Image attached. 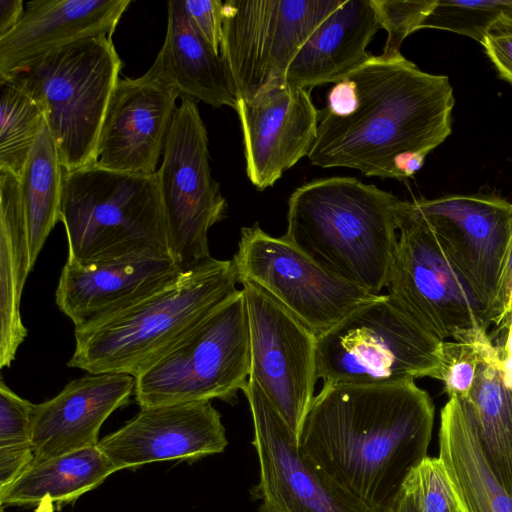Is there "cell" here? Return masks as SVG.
<instances>
[{
  "instance_id": "cell-1",
  "label": "cell",
  "mask_w": 512,
  "mask_h": 512,
  "mask_svg": "<svg viewBox=\"0 0 512 512\" xmlns=\"http://www.w3.org/2000/svg\"><path fill=\"white\" fill-rule=\"evenodd\" d=\"M435 407L414 380L323 384L297 446L329 482L373 512H389L427 457Z\"/></svg>"
},
{
  "instance_id": "cell-2",
  "label": "cell",
  "mask_w": 512,
  "mask_h": 512,
  "mask_svg": "<svg viewBox=\"0 0 512 512\" xmlns=\"http://www.w3.org/2000/svg\"><path fill=\"white\" fill-rule=\"evenodd\" d=\"M347 77L355 83L357 105L343 117L319 111L312 164L398 179L399 159L427 155L451 134L455 99L447 76L424 72L404 56H373Z\"/></svg>"
},
{
  "instance_id": "cell-3",
  "label": "cell",
  "mask_w": 512,
  "mask_h": 512,
  "mask_svg": "<svg viewBox=\"0 0 512 512\" xmlns=\"http://www.w3.org/2000/svg\"><path fill=\"white\" fill-rule=\"evenodd\" d=\"M398 202L356 178L317 179L291 194L283 237L330 274L381 295L398 239Z\"/></svg>"
},
{
  "instance_id": "cell-4",
  "label": "cell",
  "mask_w": 512,
  "mask_h": 512,
  "mask_svg": "<svg viewBox=\"0 0 512 512\" xmlns=\"http://www.w3.org/2000/svg\"><path fill=\"white\" fill-rule=\"evenodd\" d=\"M232 260L208 258L173 282L97 322L75 328L67 366L136 377L239 289Z\"/></svg>"
},
{
  "instance_id": "cell-5",
  "label": "cell",
  "mask_w": 512,
  "mask_h": 512,
  "mask_svg": "<svg viewBox=\"0 0 512 512\" xmlns=\"http://www.w3.org/2000/svg\"><path fill=\"white\" fill-rule=\"evenodd\" d=\"M60 221L70 264L171 259L157 173L120 172L97 164L63 170Z\"/></svg>"
},
{
  "instance_id": "cell-6",
  "label": "cell",
  "mask_w": 512,
  "mask_h": 512,
  "mask_svg": "<svg viewBox=\"0 0 512 512\" xmlns=\"http://www.w3.org/2000/svg\"><path fill=\"white\" fill-rule=\"evenodd\" d=\"M111 38L53 50L4 80L38 104L65 171L96 164L99 133L122 68Z\"/></svg>"
},
{
  "instance_id": "cell-7",
  "label": "cell",
  "mask_w": 512,
  "mask_h": 512,
  "mask_svg": "<svg viewBox=\"0 0 512 512\" xmlns=\"http://www.w3.org/2000/svg\"><path fill=\"white\" fill-rule=\"evenodd\" d=\"M443 342L382 294L316 337V377L324 384L440 380Z\"/></svg>"
},
{
  "instance_id": "cell-8",
  "label": "cell",
  "mask_w": 512,
  "mask_h": 512,
  "mask_svg": "<svg viewBox=\"0 0 512 512\" xmlns=\"http://www.w3.org/2000/svg\"><path fill=\"white\" fill-rule=\"evenodd\" d=\"M250 375L249 325L240 289L135 378L140 408L211 401L233 403Z\"/></svg>"
},
{
  "instance_id": "cell-9",
  "label": "cell",
  "mask_w": 512,
  "mask_h": 512,
  "mask_svg": "<svg viewBox=\"0 0 512 512\" xmlns=\"http://www.w3.org/2000/svg\"><path fill=\"white\" fill-rule=\"evenodd\" d=\"M399 235L387 278V295L441 341L492 325L486 306L452 263L429 225L399 200Z\"/></svg>"
},
{
  "instance_id": "cell-10",
  "label": "cell",
  "mask_w": 512,
  "mask_h": 512,
  "mask_svg": "<svg viewBox=\"0 0 512 512\" xmlns=\"http://www.w3.org/2000/svg\"><path fill=\"white\" fill-rule=\"evenodd\" d=\"M197 101L182 98L157 170L171 259L182 269L210 258L208 232L227 203L211 174L208 135Z\"/></svg>"
},
{
  "instance_id": "cell-11",
  "label": "cell",
  "mask_w": 512,
  "mask_h": 512,
  "mask_svg": "<svg viewBox=\"0 0 512 512\" xmlns=\"http://www.w3.org/2000/svg\"><path fill=\"white\" fill-rule=\"evenodd\" d=\"M344 0H228L223 3L220 53L239 99L285 80L294 57Z\"/></svg>"
},
{
  "instance_id": "cell-12",
  "label": "cell",
  "mask_w": 512,
  "mask_h": 512,
  "mask_svg": "<svg viewBox=\"0 0 512 512\" xmlns=\"http://www.w3.org/2000/svg\"><path fill=\"white\" fill-rule=\"evenodd\" d=\"M232 262L238 283L260 286L316 337L380 296L330 274L283 236L267 234L258 223L241 229Z\"/></svg>"
},
{
  "instance_id": "cell-13",
  "label": "cell",
  "mask_w": 512,
  "mask_h": 512,
  "mask_svg": "<svg viewBox=\"0 0 512 512\" xmlns=\"http://www.w3.org/2000/svg\"><path fill=\"white\" fill-rule=\"evenodd\" d=\"M240 284L249 325V379L298 437L318 380L316 335L260 286Z\"/></svg>"
},
{
  "instance_id": "cell-14",
  "label": "cell",
  "mask_w": 512,
  "mask_h": 512,
  "mask_svg": "<svg viewBox=\"0 0 512 512\" xmlns=\"http://www.w3.org/2000/svg\"><path fill=\"white\" fill-rule=\"evenodd\" d=\"M432 229L491 320L512 237V203L496 195H446L407 201Z\"/></svg>"
},
{
  "instance_id": "cell-15",
  "label": "cell",
  "mask_w": 512,
  "mask_h": 512,
  "mask_svg": "<svg viewBox=\"0 0 512 512\" xmlns=\"http://www.w3.org/2000/svg\"><path fill=\"white\" fill-rule=\"evenodd\" d=\"M243 392L252 415L260 479L254 495L259 512H373L323 477L300 453L297 437L260 386Z\"/></svg>"
},
{
  "instance_id": "cell-16",
  "label": "cell",
  "mask_w": 512,
  "mask_h": 512,
  "mask_svg": "<svg viewBox=\"0 0 512 512\" xmlns=\"http://www.w3.org/2000/svg\"><path fill=\"white\" fill-rule=\"evenodd\" d=\"M179 96L152 66L138 78H119L99 133L96 164L114 171L155 174Z\"/></svg>"
},
{
  "instance_id": "cell-17",
  "label": "cell",
  "mask_w": 512,
  "mask_h": 512,
  "mask_svg": "<svg viewBox=\"0 0 512 512\" xmlns=\"http://www.w3.org/2000/svg\"><path fill=\"white\" fill-rule=\"evenodd\" d=\"M238 113L246 172L259 190L308 156L317 136L319 111L306 89L285 80L263 88L253 99H239Z\"/></svg>"
},
{
  "instance_id": "cell-18",
  "label": "cell",
  "mask_w": 512,
  "mask_h": 512,
  "mask_svg": "<svg viewBox=\"0 0 512 512\" xmlns=\"http://www.w3.org/2000/svg\"><path fill=\"white\" fill-rule=\"evenodd\" d=\"M228 444L220 413L211 401L143 407L98 447L118 471L175 459L221 453Z\"/></svg>"
},
{
  "instance_id": "cell-19",
  "label": "cell",
  "mask_w": 512,
  "mask_h": 512,
  "mask_svg": "<svg viewBox=\"0 0 512 512\" xmlns=\"http://www.w3.org/2000/svg\"><path fill=\"white\" fill-rule=\"evenodd\" d=\"M134 389L135 378L129 374L88 373L67 383L54 398L35 404L33 464L97 446L102 424L129 403Z\"/></svg>"
},
{
  "instance_id": "cell-20",
  "label": "cell",
  "mask_w": 512,
  "mask_h": 512,
  "mask_svg": "<svg viewBox=\"0 0 512 512\" xmlns=\"http://www.w3.org/2000/svg\"><path fill=\"white\" fill-rule=\"evenodd\" d=\"M184 270L172 259H116L62 268L55 302L74 324L82 327L102 320L155 293Z\"/></svg>"
},
{
  "instance_id": "cell-21",
  "label": "cell",
  "mask_w": 512,
  "mask_h": 512,
  "mask_svg": "<svg viewBox=\"0 0 512 512\" xmlns=\"http://www.w3.org/2000/svg\"><path fill=\"white\" fill-rule=\"evenodd\" d=\"M130 0H35L0 39V81L41 56L71 43L112 34Z\"/></svg>"
},
{
  "instance_id": "cell-22",
  "label": "cell",
  "mask_w": 512,
  "mask_h": 512,
  "mask_svg": "<svg viewBox=\"0 0 512 512\" xmlns=\"http://www.w3.org/2000/svg\"><path fill=\"white\" fill-rule=\"evenodd\" d=\"M379 29L372 0H344L302 45L287 70L286 83L307 90L340 82L372 59L366 48Z\"/></svg>"
},
{
  "instance_id": "cell-23",
  "label": "cell",
  "mask_w": 512,
  "mask_h": 512,
  "mask_svg": "<svg viewBox=\"0 0 512 512\" xmlns=\"http://www.w3.org/2000/svg\"><path fill=\"white\" fill-rule=\"evenodd\" d=\"M461 512H512V495L485 457L474 413L461 398H449L441 410L439 456Z\"/></svg>"
},
{
  "instance_id": "cell-24",
  "label": "cell",
  "mask_w": 512,
  "mask_h": 512,
  "mask_svg": "<svg viewBox=\"0 0 512 512\" xmlns=\"http://www.w3.org/2000/svg\"><path fill=\"white\" fill-rule=\"evenodd\" d=\"M152 67L182 98L237 110L239 95L225 59L193 27L181 1L168 2L166 35Z\"/></svg>"
},
{
  "instance_id": "cell-25",
  "label": "cell",
  "mask_w": 512,
  "mask_h": 512,
  "mask_svg": "<svg viewBox=\"0 0 512 512\" xmlns=\"http://www.w3.org/2000/svg\"><path fill=\"white\" fill-rule=\"evenodd\" d=\"M33 269L20 181L0 170V367H10L27 336L20 314L26 278Z\"/></svg>"
},
{
  "instance_id": "cell-26",
  "label": "cell",
  "mask_w": 512,
  "mask_h": 512,
  "mask_svg": "<svg viewBox=\"0 0 512 512\" xmlns=\"http://www.w3.org/2000/svg\"><path fill=\"white\" fill-rule=\"evenodd\" d=\"M118 469L98 445L31 465L0 489L1 506L65 505L102 484Z\"/></svg>"
},
{
  "instance_id": "cell-27",
  "label": "cell",
  "mask_w": 512,
  "mask_h": 512,
  "mask_svg": "<svg viewBox=\"0 0 512 512\" xmlns=\"http://www.w3.org/2000/svg\"><path fill=\"white\" fill-rule=\"evenodd\" d=\"M466 401L494 474L512 495V391L504 384L492 339L486 344Z\"/></svg>"
},
{
  "instance_id": "cell-28",
  "label": "cell",
  "mask_w": 512,
  "mask_h": 512,
  "mask_svg": "<svg viewBox=\"0 0 512 512\" xmlns=\"http://www.w3.org/2000/svg\"><path fill=\"white\" fill-rule=\"evenodd\" d=\"M34 266L50 232L60 221L63 167L44 124L19 178Z\"/></svg>"
},
{
  "instance_id": "cell-29",
  "label": "cell",
  "mask_w": 512,
  "mask_h": 512,
  "mask_svg": "<svg viewBox=\"0 0 512 512\" xmlns=\"http://www.w3.org/2000/svg\"><path fill=\"white\" fill-rule=\"evenodd\" d=\"M0 170L20 178L45 119L38 104L11 81L0 82Z\"/></svg>"
},
{
  "instance_id": "cell-30",
  "label": "cell",
  "mask_w": 512,
  "mask_h": 512,
  "mask_svg": "<svg viewBox=\"0 0 512 512\" xmlns=\"http://www.w3.org/2000/svg\"><path fill=\"white\" fill-rule=\"evenodd\" d=\"M423 28L454 32L481 43L488 34L512 29V0H438Z\"/></svg>"
},
{
  "instance_id": "cell-31",
  "label": "cell",
  "mask_w": 512,
  "mask_h": 512,
  "mask_svg": "<svg viewBox=\"0 0 512 512\" xmlns=\"http://www.w3.org/2000/svg\"><path fill=\"white\" fill-rule=\"evenodd\" d=\"M490 340L487 330L476 329L462 332L454 341L443 342L440 380L449 398H468Z\"/></svg>"
},
{
  "instance_id": "cell-32",
  "label": "cell",
  "mask_w": 512,
  "mask_h": 512,
  "mask_svg": "<svg viewBox=\"0 0 512 512\" xmlns=\"http://www.w3.org/2000/svg\"><path fill=\"white\" fill-rule=\"evenodd\" d=\"M381 28L388 33L379 59L389 61L400 58L403 40L420 29L433 12L438 0L390 1L372 0Z\"/></svg>"
},
{
  "instance_id": "cell-33",
  "label": "cell",
  "mask_w": 512,
  "mask_h": 512,
  "mask_svg": "<svg viewBox=\"0 0 512 512\" xmlns=\"http://www.w3.org/2000/svg\"><path fill=\"white\" fill-rule=\"evenodd\" d=\"M403 488L411 494L419 512H461L439 457H425L410 473Z\"/></svg>"
},
{
  "instance_id": "cell-34",
  "label": "cell",
  "mask_w": 512,
  "mask_h": 512,
  "mask_svg": "<svg viewBox=\"0 0 512 512\" xmlns=\"http://www.w3.org/2000/svg\"><path fill=\"white\" fill-rule=\"evenodd\" d=\"M34 405L0 382V447L32 444Z\"/></svg>"
},
{
  "instance_id": "cell-35",
  "label": "cell",
  "mask_w": 512,
  "mask_h": 512,
  "mask_svg": "<svg viewBox=\"0 0 512 512\" xmlns=\"http://www.w3.org/2000/svg\"><path fill=\"white\" fill-rule=\"evenodd\" d=\"M223 3L221 0L181 1L182 8L193 27L218 54H221Z\"/></svg>"
},
{
  "instance_id": "cell-36",
  "label": "cell",
  "mask_w": 512,
  "mask_h": 512,
  "mask_svg": "<svg viewBox=\"0 0 512 512\" xmlns=\"http://www.w3.org/2000/svg\"><path fill=\"white\" fill-rule=\"evenodd\" d=\"M480 44L499 77L512 86V29L488 34Z\"/></svg>"
},
{
  "instance_id": "cell-37",
  "label": "cell",
  "mask_w": 512,
  "mask_h": 512,
  "mask_svg": "<svg viewBox=\"0 0 512 512\" xmlns=\"http://www.w3.org/2000/svg\"><path fill=\"white\" fill-rule=\"evenodd\" d=\"M33 461L32 444L0 447V489L13 483Z\"/></svg>"
},
{
  "instance_id": "cell-38",
  "label": "cell",
  "mask_w": 512,
  "mask_h": 512,
  "mask_svg": "<svg viewBox=\"0 0 512 512\" xmlns=\"http://www.w3.org/2000/svg\"><path fill=\"white\" fill-rule=\"evenodd\" d=\"M510 314H512V237L501 274L492 324L499 325Z\"/></svg>"
},
{
  "instance_id": "cell-39",
  "label": "cell",
  "mask_w": 512,
  "mask_h": 512,
  "mask_svg": "<svg viewBox=\"0 0 512 512\" xmlns=\"http://www.w3.org/2000/svg\"><path fill=\"white\" fill-rule=\"evenodd\" d=\"M500 333L497 350L498 366L504 384L512 391V314L508 315L502 322L495 326L493 334Z\"/></svg>"
},
{
  "instance_id": "cell-40",
  "label": "cell",
  "mask_w": 512,
  "mask_h": 512,
  "mask_svg": "<svg viewBox=\"0 0 512 512\" xmlns=\"http://www.w3.org/2000/svg\"><path fill=\"white\" fill-rule=\"evenodd\" d=\"M24 11L22 0H0V39L16 27Z\"/></svg>"
},
{
  "instance_id": "cell-41",
  "label": "cell",
  "mask_w": 512,
  "mask_h": 512,
  "mask_svg": "<svg viewBox=\"0 0 512 512\" xmlns=\"http://www.w3.org/2000/svg\"><path fill=\"white\" fill-rule=\"evenodd\" d=\"M389 512H419V510L411 494L403 488Z\"/></svg>"
},
{
  "instance_id": "cell-42",
  "label": "cell",
  "mask_w": 512,
  "mask_h": 512,
  "mask_svg": "<svg viewBox=\"0 0 512 512\" xmlns=\"http://www.w3.org/2000/svg\"><path fill=\"white\" fill-rule=\"evenodd\" d=\"M0 512H5V511L3 510V508H1Z\"/></svg>"
}]
</instances>
